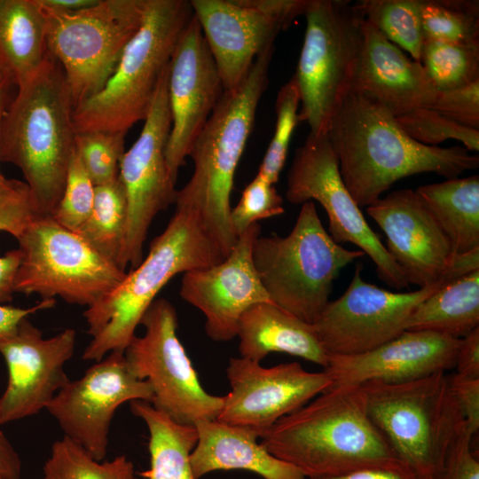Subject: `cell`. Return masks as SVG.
Listing matches in <instances>:
<instances>
[{
	"instance_id": "cell-1",
	"label": "cell",
	"mask_w": 479,
	"mask_h": 479,
	"mask_svg": "<svg viewBox=\"0 0 479 479\" xmlns=\"http://www.w3.org/2000/svg\"><path fill=\"white\" fill-rule=\"evenodd\" d=\"M328 140L342 179L358 207L369 206L399 179L432 172L456 178L479 167L462 145L429 146L410 137L396 117L349 90L333 116Z\"/></svg>"
},
{
	"instance_id": "cell-2",
	"label": "cell",
	"mask_w": 479,
	"mask_h": 479,
	"mask_svg": "<svg viewBox=\"0 0 479 479\" xmlns=\"http://www.w3.org/2000/svg\"><path fill=\"white\" fill-rule=\"evenodd\" d=\"M262 439L307 479L404 465L372 421L360 385L331 387L279 420Z\"/></svg>"
},
{
	"instance_id": "cell-3",
	"label": "cell",
	"mask_w": 479,
	"mask_h": 479,
	"mask_svg": "<svg viewBox=\"0 0 479 479\" xmlns=\"http://www.w3.org/2000/svg\"><path fill=\"white\" fill-rule=\"evenodd\" d=\"M274 46L255 60L242 82L223 92L196 137L190 157L193 172L176 196V208L192 212L224 259L238 237L231 222L234 175L269 82Z\"/></svg>"
},
{
	"instance_id": "cell-4",
	"label": "cell",
	"mask_w": 479,
	"mask_h": 479,
	"mask_svg": "<svg viewBox=\"0 0 479 479\" xmlns=\"http://www.w3.org/2000/svg\"><path fill=\"white\" fill-rule=\"evenodd\" d=\"M73 109L63 70L49 54L2 119L0 161L21 170L42 216L52 215L64 191L75 151Z\"/></svg>"
},
{
	"instance_id": "cell-5",
	"label": "cell",
	"mask_w": 479,
	"mask_h": 479,
	"mask_svg": "<svg viewBox=\"0 0 479 479\" xmlns=\"http://www.w3.org/2000/svg\"><path fill=\"white\" fill-rule=\"evenodd\" d=\"M222 260L197 216L176 208L165 230L151 241L145 259L83 312L92 339L82 359L97 362L112 351L124 352L144 314L174 276Z\"/></svg>"
},
{
	"instance_id": "cell-6",
	"label": "cell",
	"mask_w": 479,
	"mask_h": 479,
	"mask_svg": "<svg viewBox=\"0 0 479 479\" xmlns=\"http://www.w3.org/2000/svg\"><path fill=\"white\" fill-rule=\"evenodd\" d=\"M193 16L191 1L145 0L143 22L103 88L73 109L76 133L124 132L149 113L161 76Z\"/></svg>"
},
{
	"instance_id": "cell-7",
	"label": "cell",
	"mask_w": 479,
	"mask_h": 479,
	"mask_svg": "<svg viewBox=\"0 0 479 479\" xmlns=\"http://www.w3.org/2000/svg\"><path fill=\"white\" fill-rule=\"evenodd\" d=\"M360 386L372 421L397 459L415 473L436 479L452 444L467 428L446 372Z\"/></svg>"
},
{
	"instance_id": "cell-8",
	"label": "cell",
	"mask_w": 479,
	"mask_h": 479,
	"mask_svg": "<svg viewBox=\"0 0 479 479\" xmlns=\"http://www.w3.org/2000/svg\"><path fill=\"white\" fill-rule=\"evenodd\" d=\"M364 255L331 238L312 200L302 204L287 236L260 234L252 247L254 266L271 302L310 324L328 303L340 271Z\"/></svg>"
},
{
	"instance_id": "cell-9",
	"label": "cell",
	"mask_w": 479,
	"mask_h": 479,
	"mask_svg": "<svg viewBox=\"0 0 479 479\" xmlns=\"http://www.w3.org/2000/svg\"><path fill=\"white\" fill-rule=\"evenodd\" d=\"M306 29L293 75L300 93L299 122L309 137L327 135L330 122L351 89L361 45L363 17L347 0H308Z\"/></svg>"
},
{
	"instance_id": "cell-10",
	"label": "cell",
	"mask_w": 479,
	"mask_h": 479,
	"mask_svg": "<svg viewBox=\"0 0 479 479\" xmlns=\"http://www.w3.org/2000/svg\"><path fill=\"white\" fill-rule=\"evenodd\" d=\"M50 55L60 65L74 108L99 91L139 29L145 0H98L87 8L63 11L40 0Z\"/></svg>"
},
{
	"instance_id": "cell-11",
	"label": "cell",
	"mask_w": 479,
	"mask_h": 479,
	"mask_svg": "<svg viewBox=\"0 0 479 479\" xmlns=\"http://www.w3.org/2000/svg\"><path fill=\"white\" fill-rule=\"evenodd\" d=\"M21 252L13 290L90 307L126 272L51 216H35L16 239Z\"/></svg>"
},
{
	"instance_id": "cell-12",
	"label": "cell",
	"mask_w": 479,
	"mask_h": 479,
	"mask_svg": "<svg viewBox=\"0 0 479 479\" xmlns=\"http://www.w3.org/2000/svg\"><path fill=\"white\" fill-rule=\"evenodd\" d=\"M479 268V249L458 255L436 283L396 293L367 283L356 265L346 291L329 301L313 326L328 356H351L372 350L405 331L414 309L452 279Z\"/></svg>"
},
{
	"instance_id": "cell-13",
	"label": "cell",
	"mask_w": 479,
	"mask_h": 479,
	"mask_svg": "<svg viewBox=\"0 0 479 479\" xmlns=\"http://www.w3.org/2000/svg\"><path fill=\"white\" fill-rule=\"evenodd\" d=\"M140 325L144 334L132 338L124 356L133 375L150 385V404L183 425L216 420L224 397L210 395L201 386L178 339L177 315L172 303L164 298L155 299Z\"/></svg>"
},
{
	"instance_id": "cell-14",
	"label": "cell",
	"mask_w": 479,
	"mask_h": 479,
	"mask_svg": "<svg viewBox=\"0 0 479 479\" xmlns=\"http://www.w3.org/2000/svg\"><path fill=\"white\" fill-rule=\"evenodd\" d=\"M286 198L292 204L317 200L328 216V233L338 244L353 243L373 262L378 277L389 287L409 285L360 207L345 186L327 135L307 137L294 151L287 177Z\"/></svg>"
},
{
	"instance_id": "cell-15",
	"label": "cell",
	"mask_w": 479,
	"mask_h": 479,
	"mask_svg": "<svg viewBox=\"0 0 479 479\" xmlns=\"http://www.w3.org/2000/svg\"><path fill=\"white\" fill-rule=\"evenodd\" d=\"M169 66L161 76L139 137L120 161L119 178L127 200L124 239L118 262L123 271L129 264L131 269L139 265L153 220L176 201L177 183L169 176L165 158L172 122Z\"/></svg>"
},
{
	"instance_id": "cell-16",
	"label": "cell",
	"mask_w": 479,
	"mask_h": 479,
	"mask_svg": "<svg viewBox=\"0 0 479 479\" xmlns=\"http://www.w3.org/2000/svg\"><path fill=\"white\" fill-rule=\"evenodd\" d=\"M308 0H191L224 90L236 89L256 58L303 15Z\"/></svg>"
},
{
	"instance_id": "cell-17",
	"label": "cell",
	"mask_w": 479,
	"mask_h": 479,
	"mask_svg": "<svg viewBox=\"0 0 479 479\" xmlns=\"http://www.w3.org/2000/svg\"><path fill=\"white\" fill-rule=\"evenodd\" d=\"M150 385L133 375L124 352L112 351L84 374L70 381L54 396L46 410L64 436L94 459L106 456L109 431L116 410L135 400L151 403Z\"/></svg>"
},
{
	"instance_id": "cell-18",
	"label": "cell",
	"mask_w": 479,
	"mask_h": 479,
	"mask_svg": "<svg viewBox=\"0 0 479 479\" xmlns=\"http://www.w3.org/2000/svg\"><path fill=\"white\" fill-rule=\"evenodd\" d=\"M226 376L231 391L224 396L216 420L247 428L261 438L279 420L333 386L324 370L309 372L298 362L263 367L241 357L230 358Z\"/></svg>"
},
{
	"instance_id": "cell-19",
	"label": "cell",
	"mask_w": 479,
	"mask_h": 479,
	"mask_svg": "<svg viewBox=\"0 0 479 479\" xmlns=\"http://www.w3.org/2000/svg\"><path fill=\"white\" fill-rule=\"evenodd\" d=\"M76 332L67 328L51 338L28 318L0 342L7 367V384L0 396V425L20 420L46 410L69 379L65 365L73 357Z\"/></svg>"
},
{
	"instance_id": "cell-20",
	"label": "cell",
	"mask_w": 479,
	"mask_h": 479,
	"mask_svg": "<svg viewBox=\"0 0 479 479\" xmlns=\"http://www.w3.org/2000/svg\"><path fill=\"white\" fill-rule=\"evenodd\" d=\"M223 92L219 71L193 14L169 66L168 93L172 122L165 158L175 183L179 169L185 165Z\"/></svg>"
},
{
	"instance_id": "cell-21",
	"label": "cell",
	"mask_w": 479,
	"mask_h": 479,
	"mask_svg": "<svg viewBox=\"0 0 479 479\" xmlns=\"http://www.w3.org/2000/svg\"><path fill=\"white\" fill-rule=\"evenodd\" d=\"M261 234L258 223L241 234L221 262L184 273L180 296L205 316V332L215 342L237 337L239 321L251 306L271 302L252 261V247Z\"/></svg>"
},
{
	"instance_id": "cell-22",
	"label": "cell",
	"mask_w": 479,
	"mask_h": 479,
	"mask_svg": "<svg viewBox=\"0 0 479 479\" xmlns=\"http://www.w3.org/2000/svg\"><path fill=\"white\" fill-rule=\"evenodd\" d=\"M366 213L384 232L385 247L408 285L437 282L458 256L416 191H394L367 206Z\"/></svg>"
},
{
	"instance_id": "cell-23",
	"label": "cell",
	"mask_w": 479,
	"mask_h": 479,
	"mask_svg": "<svg viewBox=\"0 0 479 479\" xmlns=\"http://www.w3.org/2000/svg\"><path fill=\"white\" fill-rule=\"evenodd\" d=\"M459 344L460 339L443 334L405 330L367 352L328 356L324 371L333 386L409 381L452 369Z\"/></svg>"
},
{
	"instance_id": "cell-24",
	"label": "cell",
	"mask_w": 479,
	"mask_h": 479,
	"mask_svg": "<svg viewBox=\"0 0 479 479\" xmlns=\"http://www.w3.org/2000/svg\"><path fill=\"white\" fill-rule=\"evenodd\" d=\"M350 90L395 117L430 108L438 94L421 64L409 59L364 18L360 56Z\"/></svg>"
},
{
	"instance_id": "cell-25",
	"label": "cell",
	"mask_w": 479,
	"mask_h": 479,
	"mask_svg": "<svg viewBox=\"0 0 479 479\" xmlns=\"http://www.w3.org/2000/svg\"><path fill=\"white\" fill-rule=\"evenodd\" d=\"M198 440L190 454L196 479L217 470H247L263 479H307L294 466L278 459L257 443L247 428L216 420L194 424Z\"/></svg>"
},
{
	"instance_id": "cell-26",
	"label": "cell",
	"mask_w": 479,
	"mask_h": 479,
	"mask_svg": "<svg viewBox=\"0 0 479 479\" xmlns=\"http://www.w3.org/2000/svg\"><path fill=\"white\" fill-rule=\"evenodd\" d=\"M241 357L261 362L271 352L302 357L323 368L328 364L313 324L307 323L271 302L248 308L237 331Z\"/></svg>"
},
{
	"instance_id": "cell-27",
	"label": "cell",
	"mask_w": 479,
	"mask_h": 479,
	"mask_svg": "<svg viewBox=\"0 0 479 479\" xmlns=\"http://www.w3.org/2000/svg\"><path fill=\"white\" fill-rule=\"evenodd\" d=\"M46 20L38 0H0V68L18 89L49 56Z\"/></svg>"
},
{
	"instance_id": "cell-28",
	"label": "cell",
	"mask_w": 479,
	"mask_h": 479,
	"mask_svg": "<svg viewBox=\"0 0 479 479\" xmlns=\"http://www.w3.org/2000/svg\"><path fill=\"white\" fill-rule=\"evenodd\" d=\"M448 237L455 255L479 249V176L452 178L416 190Z\"/></svg>"
},
{
	"instance_id": "cell-29",
	"label": "cell",
	"mask_w": 479,
	"mask_h": 479,
	"mask_svg": "<svg viewBox=\"0 0 479 479\" xmlns=\"http://www.w3.org/2000/svg\"><path fill=\"white\" fill-rule=\"evenodd\" d=\"M479 327V268L444 285L408 318L405 330L431 331L461 339Z\"/></svg>"
},
{
	"instance_id": "cell-30",
	"label": "cell",
	"mask_w": 479,
	"mask_h": 479,
	"mask_svg": "<svg viewBox=\"0 0 479 479\" xmlns=\"http://www.w3.org/2000/svg\"><path fill=\"white\" fill-rule=\"evenodd\" d=\"M130 409L144 421L149 433L150 465L140 476L144 479H196L190 464V454L198 440L195 427L174 421L146 401H131Z\"/></svg>"
},
{
	"instance_id": "cell-31",
	"label": "cell",
	"mask_w": 479,
	"mask_h": 479,
	"mask_svg": "<svg viewBox=\"0 0 479 479\" xmlns=\"http://www.w3.org/2000/svg\"><path fill=\"white\" fill-rule=\"evenodd\" d=\"M126 219L127 200L118 177L114 183L95 186L92 210L76 233L98 254L118 266Z\"/></svg>"
},
{
	"instance_id": "cell-32",
	"label": "cell",
	"mask_w": 479,
	"mask_h": 479,
	"mask_svg": "<svg viewBox=\"0 0 479 479\" xmlns=\"http://www.w3.org/2000/svg\"><path fill=\"white\" fill-rule=\"evenodd\" d=\"M354 4L389 42L420 61L425 43L420 0H361Z\"/></svg>"
},
{
	"instance_id": "cell-33",
	"label": "cell",
	"mask_w": 479,
	"mask_h": 479,
	"mask_svg": "<svg viewBox=\"0 0 479 479\" xmlns=\"http://www.w3.org/2000/svg\"><path fill=\"white\" fill-rule=\"evenodd\" d=\"M42 479H139L124 454L110 460L94 459L82 446L63 436L51 447Z\"/></svg>"
},
{
	"instance_id": "cell-34",
	"label": "cell",
	"mask_w": 479,
	"mask_h": 479,
	"mask_svg": "<svg viewBox=\"0 0 479 479\" xmlns=\"http://www.w3.org/2000/svg\"><path fill=\"white\" fill-rule=\"evenodd\" d=\"M39 216L32 193L25 182L10 179L7 186L0 191V232L17 239L29 223ZM21 261L18 249L0 256V303L12 299L13 285Z\"/></svg>"
},
{
	"instance_id": "cell-35",
	"label": "cell",
	"mask_w": 479,
	"mask_h": 479,
	"mask_svg": "<svg viewBox=\"0 0 479 479\" xmlns=\"http://www.w3.org/2000/svg\"><path fill=\"white\" fill-rule=\"evenodd\" d=\"M425 40L479 46L477 0H420Z\"/></svg>"
},
{
	"instance_id": "cell-36",
	"label": "cell",
	"mask_w": 479,
	"mask_h": 479,
	"mask_svg": "<svg viewBox=\"0 0 479 479\" xmlns=\"http://www.w3.org/2000/svg\"><path fill=\"white\" fill-rule=\"evenodd\" d=\"M420 63L437 91L479 81V46L425 40Z\"/></svg>"
},
{
	"instance_id": "cell-37",
	"label": "cell",
	"mask_w": 479,
	"mask_h": 479,
	"mask_svg": "<svg viewBox=\"0 0 479 479\" xmlns=\"http://www.w3.org/2000/svg\"><path fill=\"white\" fill-rule=\"evenodd\" d=\"M124 132L87 131L75 134V149L95 186L114 183L124 154Z\"/></svg>"
},
{
	"instance_id": "cell-38",
	"label": "cell",
	"mask_w": 479,
	"mask_h": 479,
	"mask_svg": "<svg viewBox=\"0 0 479 479\" xmlns=\"http://www.w3.org/2000/svg\"><path fill=\"white\" fill-rule=\"evenodd\" d=\"M299 105L300 93L294 77L292 76L278 92L275 130L258 170L273 185L279 180L293 132L299 122Z\"/></svg>"
},
{
	"instance_id": "cell-39",
	"label": "cell",
	"mask_w": 479,
	"mask_h": 479,
	"mask_svg": "<svg viewBox=\"0 0 479 479\" xmlns=\"http://www.w3.org/2000/svg\"><path fill=\"white\" fill-rule=\"evenodd\" d=\"M403 130L415 141L438 146L448 139L462 143L467 151H479V130L465 127L430 108H419L397 116Z\"/></svg>"
},
{
	"instance_id": "cell-40",
	"label": "cell",
	"mask_w": 479,
	"mask_h": 479,
	"mask_svg": "<svg viewBox=\"0 0 479 479\" xmlns=\"http://www.w3.org/2000/svg\"><path fill=\"white\" fill-rule=\"evenodd\" d=\"M94 199L95 185L75 149L62 196L51 216L63 227L77 232L90 216Z\"/></svg>"
},
{
	"instance_id": "cell-41",
	"label": "cell",
	"mask_w": 479,
	"mask_h": 479,
	"mask_svg": "<svg viewBox=\"0 0 479 479\" xmlns=\"http://www.w3.org/2000/svg\"><path fill=\"white\" fill-rule=\"evenodd\" d=\"M283 199L275 185L257 172L245 187L237 205L232 208L231 222L239 238L259 220L283 214Z\"/></svg>"
},
{
	"instance_id": "cell-42",
	"label": "cell",
	"mask_w": 479,
	"mask_h": 479,
	"mask_svg": "<svg viewBox=\"0 0 479 479\" xmlns=\"http://www.w3.org/2000/svg\"><path fill=\"white\" fill-rule=\"evenodd\" d=\"M430 109L465 127L479 130V81L465 87L438 91Z\"/></svg>"
},
{
	"instance_id": "cell-43",
	"label": "cell",
	"mask_w": 479,
	"mask_h": 479,
	"mask_svg": "<svg viewBox=\"0 0 479 479\" xmlns=\"http://www.w3.org/2000/svg\"><path fill=\"white\" fill-rule=\"evenodd\" d=\"M472 437L467 428L461 432L436 479H479V460L471 449Z\"/></svg>"
},
{
	"instance_id": "cell-44",
	"label": "cell",
	"mask_w": 479,
	"mask_h": 479,
	"mask_svg": "<svg viewBox=\"0 0 479 479\" xmlns=\"http://www.w3.org/2000/svg\"><path fill=\"white\" fill-rule=\"evenodd\" d=\"M451 390L462 412L467 430L474 436L479 429V379L449 376Z\"/></svg>"
},
{
	"instance_id": "cell-45",
	"label": "cell",
	"mask_w": 479,
	"mask_h": 479,
	"mask_svg": "<svg viewBox=\"0 0 479 479\" xmlns=\"http://www.w3.org/2000/svg\"><path fill=\"white\" fill-rule=\"evenodd\" d=\"M454 375L462 379H479V327L460 339Z\"/></svg>"
},
{
	"instance_id": "cell-46",
	"label": "cell",
	"mask_w": 479,
	"mask_h": 479,
	"mask_svg": "<svg viewBox=\"0 0 479 479\" xmlns=\"http://www.w3.org/2000/svg\"><path fill=\"white\" fill-rule=\"evenodd\" d=\"M55 299L41 300L29 308H19L0 303V342L8 338L16 330L19 324L30 315L54 306Z\"/></svg>"
},
{
	"instance_id": "cell-47",
	"label": "cell",
	"mask_w": 479,
	"mask_h": 479,
	"mask_svg": "<svg viewBox=\"0 0 479 479\" xmlns=\"http://www.w3.org/2000/svg\"><path fill=\"white\" fill-rule=\"evenodd\" d=\"M310 479H433L420 475L404 465L357 470L341 475Z\"/></svg>"
},
{
	"instance_id": "cell-48",
	"label": "cell",
	"mask_w": 479,
	"mask_h": 479,
	"mask_svg": "<svg viewBox=\"0 0 479 479\" xmlns=\"http://www.w3.org/2000/svg\"><path fill=\"white\" fill-rule=\"evenodd\" d=\"M22 463L18 452L0 430V479H21Z\"/></svg>"
},
{
	"instance_id": "cell-49",
	"label": "cell",
	"mask_w": 479,
	"mask_h": 479,
	"mask_svg": "<svg viewBox=\"0 0 479 479\" xmlns=\"http://www.w3.org/2000/svg\"><path fill=\"white\" fill-rule=\"evenodd\" d=\"M40 2L51 8L63 11H76L95 4L98 0H40Z\"/></svg>"
},
{
	"instance_id": "cell-50",
	"label": "cell",
	"mask_w": 479,
	"mask_h": 479,
	"mask_svg": "<svg viewBox=\"0 0 479 479\" xmlns=\"http://www.w3.org/2000/svg\"><path fill=\"white\" fill-rule=\"evenodd\" d=\"M10 84L11 82L0 68V129L2 119L6 109V97ZM9 181L10 179L5 178L0 170V191L7 186Z\"/></svg>"
}]
</instances>
